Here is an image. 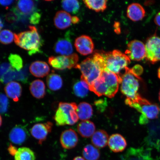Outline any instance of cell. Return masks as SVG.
I'll use <instances>...</instances> for the list:
<instances>
[{
    "label": "cell",
    "instance_id": "9a60e30c",
    "mask_svg": "<svg viewBox=\"0 0 160 160\" xmlns=\"http://www.w3.org/2000/svg\"><path fill=\"white\" fill-rule=\"evenodd\" d=\"M53 49L56 53L61 55L69 56L73 54V47L71 40L66 37L58 40Z\"/></svg>",
    "mask_w": 160,
    "mask_h": 160
},
{
    "label": "cell",
    "instance_id": "74e56055",
    "mask_svg": "<svg viewBox=\"0 0 160 160\" xmlns=\"http://www.w3.org/2000/svg\"><path fill=\"white\" fill-rule=\"evenodd\" d=\"M41 18V15L38 12L33 13L30 18V23L33 25L38 24Z\"/></svg>",
    "mask_w": 160,
    "mask_h": 160
},
{
    "label": "cell",
    "instance_id": "ffe728a7",
    "mask_svg": "<svg viewBox=\"0 0 160 160\" xmlns=\"http://www.w3.org/2000/svg\"><path fill=\"white\" fill-rule=\"evenodd\" d=\"M6 95L10 98L15 102L19 101L22 95V86L19 83L15 81H12L6 85L5 88Z\"/></svg>",
    "mask_w": 160,
    "mask_h": 160
},
{
    "label": "cell",
    "instance_id": "b9f144b4",
    "mask_svg": "<svg viewBox=\"0 0 160 160\" xmlns=\"http://www.w3.org/2000/svg\"><path fill=\"white\" fill-rule=\"evenodd\" d=\"M14 1H0V4L2 6H4V7H8L12 4L13 2Z\"/></svg>",
    "mask_w": 160,
    "mask_h": 160
},
{
    "label": "cell",
    "instance_id": "f35d334b",
    "mask_svg": "<svg viewBox=\"0 0 160 160\" xmlns=\"http://www.w3.org/2000/svg\"><path fill=\"white\" fill-rule=\"evenodd\" d=\"M131 69L132 72L134 74L139 77L140 75H141L143 73V67L139 65H135L134 67H133Z\"/></svg>",
    "mask_w": 160,
    "mask_h": 160
},
{
    "label": "cell",
    "instance_id": "60d3db41",
    "mask_svg": "<svg viewBox=\"0 0 160 160\" xmlns=\"http://www.w3.org/2000/svg\"><path fill=\"white\" fill-rule=\"evenodd\" d=\"M17 150V148L11 145H10L8 148L9 152L12 155H15Z\"/></svg>",
    "mask_w": 160,
    "mask_h": 160
},
{
    "label": "cell",
    "instance_id": "f546056e",
    "mask_svg": "<svg viewBox=\"0 0 160 160\" xmlns=\"http://www.w3.org/2000/svg\"><path fill=\"white\" fill-rule=\"evenodd\" d=\"M75 94L79 98H84L87 96L90 90L89 85L85 81L81 79L73 86Z\"/></svg>",
    "mask_w": 160,
    "mask_h": 160
},
{
    "label": "cell",
    "instance_id": "30bf717a",
    "mask_svg": "<svg viewBox=\"0 0 160 160\" xmlns=\"http://www.w3.org/2000/svg\"><path fill=\"white\" fill-rule=\"evenodd\" d=\"M136 110L142 115L139 118V123L145 124L148 122V119H153L158 118L160 112V108L157 104L149 103L140 105Z\"/></svg>",
    "mask_w": 160,
    "mask_h": 160
},
{
    "label": "cell",
    "instance_id": "d6a6232c",
    "mask_svg": "<svg viewBox=\"0 0 160 160\" xmlns=\"http://www.w3.org/2000/svg\"><path fill=\"white\" fill-rule=\"evenodd\" d=\"M14 40V33L9 30L0 31V42L4 45H8Z\"/></svg>",
    "mask_w": 160,
    "mask_h": 160
},
{
    "label": "cell",
    "instance_id": "9c48e42d",
    "mask_svg": "<svg viewBox=\"0 0 160 160\" xmlns=\"http://www.w3.org/2000/svg\"><path fill=\"white\" fill-rule=\"evenodd\" d=\"M125 54L130 60L141 61L146 58L145 45L139 40H133L128 43Z\"/></svg>",
    "mask_w": 160,
    "mask_h": 160
},
{
    "label": "cell",
    "instance_id": "8992f818",
    "mask_svg": "<svg viewBox=\"0 0 160 160\" xmlns=\"http://www.w3.org/2000/svg\"><path fill=\"white\" fill-rule=\"evenodd\" d=\"M82 73L81 79L87 82L90 87L101 75L103 71L92 57L87 58L75 66Z\"/></svg>",
    "mask_w": 160,
    "mask_h": 160
},
{
    "label": "cell",
    "instance_id": "6da1fadb",
    "mask_svg": "<svg viewBox=\"0 0 160 160\" xmlns=\"http://www.w3.org/2000/svg\"><path fill=\"white\" fill-rule=\"evenodd\" d=\"M92 57L103 71L111 72L118 76L131 63L129 58L118 50L109 52L95 51Z\"/></svg>",
    "mask_w": 160,
    "mask_h": 160
},
{
    "label": "cell",
    "instance_id": "484cf974",
    "mask_svg": "<svg viewBox=\"0 0 160 160\" xmlns=\"http://www.w3.org/2000/svg\"><path fill=\"white\" fill-rule=\"evenodd\" d=\"M48 88L52 91H57L63 86V80L60 75L54 73L48 75L47 78Z\"/></svg>",
    "mask_w": 160,
    "mask_h": 160
},
{
    "label": "cell",
    "instance_id": "ee69618b",
    "mask_svg": "<svg viewBox=\"0 0 160 160\" xmlns=\"http://www.w3.org/2000/svg\"><path fill=\"white\" fill-rule=\"evenodd\" d=\"M80 21V19L78 18L76 16H73L72 17V23L77 24Z\"/></svg>",
    "mask_w": 160,
    "mask_h": 160
},
{
    "label": "cell",
    "instance_id": "8fae6325",
    "mask_svg": "<svg viewBox=\"0 0 160 160\" xmlns=\"http://www.w3.org/2000/svg\"><path fill=\"white\" fill-rule=\"evenodd\" d=\"M52 127L53 123L50 122L37 123L32 127L31 133L32 136L38 141L39 144L42 145L51 132Z\"/></svg>",
    "mask_w": 160,
    "mask_h": 160
},
{
    "label": "cell",
    "instance_id": "bcb514c9",
    "mask_svg": "<svg viewBox=\"0 0 160 160\" xmlns=\"http://www.w3.org/2000/svg\"><path fill=\"white\" fill-rule=\"evenodd\" d=\"M3 27V23L2 22V20L1 18H0V31H1L2 28Z\"/></svg>",
    "mask_w": 160,
    "mask_h": 160
},
{
    "label": "cell",
    "instance_id": "8d00e7d4",
    "mask_svg": "<svg viewBox=\"0 0 160 160\" xmlns=\"http://www.w3.org/2000/svg\"><path fill=\"white\" fill-rule=\"evenodd\" d=\"M12 68L11 65L8 63H3L0 65V79Z\"/></svg>",
    "mask_w": 160,
    "mask_h": 160
},
{
    "label": "cell",
    "instance_id": "5b68a950",
    "mask_svg": "<svg viewBox=\"0 0 160 160\" xmlns=\"http://www.w3.org/2000/svg\"><path fill=\"white\" fill-rule=\"evenodd\" d=\"M77 107L74 102L59 103L54 117L56 124L59 126L74 125L79 119Z\"/></svg>",
    "mask_w": 160,
    "mask_h": 160
},
{
    "label": "cell",
    "instance_id": "836d02e7",
    "mask_svg": "<svg viewBox=\"0 0 160 160\" xmlns=\"http://www.w3.org/2000/svg\"><path fill=\"white\" fill-rule=\"evenodd\" d=\"M9 104V100L7 96L0 93V113H4L7 112Z\"/></svg>",
    "mask_w": 160,
    "mask_h": 160
},
{
    "label": "cell",
    "instance_id": "2e32d148",
    "mask_svg": "<svg viewBox=\"0 0 160 160\" xmlns=\"http://www.w3.org/2000/svg\"><path fill=\"white\" fill-rule=\"evenodd\" d=\"M108 145L112 151L117 153L123 151L127 147V144L122 136L116 133L110 136Z\"/></svg>",
    "mask_w": 160,
    "mask_h": 160
},
{
    "label": "cell",
    "instance_id": "d4e9b609",
    "mask_svg": "<svg viewBox=\"0 0 160 160\" xmlns=\"http://www.w3.org/2000/svg\"><path fill=\"white\" fill-rule=\"evenodd\" d=\"M77 112L79 119L82 121H87L93 115V109L90 104L82 102L78 106Z\"/></svg>",
    "mask_w": 160,
    "mask_h": 160
},
{
    "label": "cell",
    "instance_id": "4dcf8cb0",
    "mask_svg": "<svg viewBox=\"0 0 160 160\" xmlns=\"http://www.w3.org/2000/svg\"><path fill=\"white\" fill-rule=\"evenodd\" d=\"M61 3L63 9L69 13H77L79 9V3L76 0L63 1H62Z\"/></svg>",
    "mask_w": 160,
    "mask_h": 160
},
{
    "label": "cell",
    "instance_id": "7a4b0ae2",
    "mask_svg": "<svg viewBox=\"0 0 160 160\" xmlns=\"http://www.w3.org/2000/svg\"><path fill=\"white\" fill-rule=\"evenodd\" d=\"M125 71L124 73L118 76L120 78V89L127 97L126 101L140 104L144 103L146 99L142 97L138 92L141 78L134 74L131 69L128 67Z\"/></svg>",
    "mask_w": 160,
    "mask_h": 160
},
{
    "label": "cell",
    "instance_id": "7dc6e473",
    "mask_svg": "<svg viewBox=\"0 0 160 160\" xmlns=\"http://www.w3.org/2000/svg\"><path fill=\"white\" fill-rule=\"evenodd\" d=\"M158 77L160 79V67L159 68L158 70Z\"/></svg>",
    "mask_w": 160,
    "mask_h": 160
},
{
    "label": "cell",
    "instance_id": "44dd1931",
    "mask_svg": "<svg viewBox=\"0 0 160 160\" xmlns=\"http://www.w3.org/2000/svg\"><path fill=\"white\" fill-rule=\"evenodd\" d=\"M35 3L32 1L21 0L18 2L14 12L17 14L28 15L33 12Z\"/></svg>",
    "mask_w": 160,
    "mask_h": 160
},
{
    "label": "cell",
    "instance_id": "cb8c5ba5",
    "mask_svg": "<svg viewBox=\"0 0 160 160\" xmlns=\"http://www.w3.org/2000/svg\"><path fill=\"white\" fill-rule=\"evenodd\" d=\"M108 134L103 130L95 131L92 137L91 141L96 148H103L108 145L109 140Z\"/></svg>",
    "mask_w": 160,
    "mask_h": 160
},
{
    "label": "cell",
    "instance_id": "d6986e66",
    "mask_svg": "<svg viewBox=\"0 0 160 160\" xmlns=\"http://www.w3.org/2000/svg\"><path fill=\"white\" fill-rule=\"evenodd\" d=\"M30 72L37 78H43L49 74L50 68L45 62L36 61L32 63L29 68Z\"/></svg>",
    "mask_w": 160,
    "mask_h": 160
},
{
    "label": "cell",
    "instance_id": "f1b7e54d",
    "mask_svg": "<svg viewBox=\"0 0 160 160\" xmlns=\"http://www.w3.org/2000/svg\"><path fill=\"white\" fill-rule=\"evenodd\" d=\"M15 160H35L34 153L27 147L19 148L15 155Z\"/></svg>",
    "mask_w": 160,
    "mask_h": 160
},
{
    "label": "cell",
    "instance_id": "7bdbcfd3",
    "mask_svg": "<svg viewBox=\"0 0 160 160\" xmlns=\"http://www.w3.org/2000/svg\"><path fill=\"white\" fill-rule=\"evenodd\" d=\"M154 22L156 25L160 27V11L155 16Z\"/></svg>",
    "mask_w": 160,
    "mask_h": 160
},
{
    "label": "cell",
    "instance_id": "d590c367",
    "mask_svg": "<svg viewBox=\"0 0 160 160\" xmlns=\"http://www.w3.org/2000/svg\"><path fill=\"white\" fill-rule=\"evenodd\" d=\"M27 79V71L23 70L19 71H16L15 80L21 81L22 82H25Z\"/></svg>",
    "mask_w": 160,
    "mask_h": 160
},
{
    "label": "cell",
    "instance_id": "c3c4849f",
    "mask_svg": "<svg viewBox=\"0 0 160 160\" xmlns=\"http://www.w3.org/2000/svg\"><path fill=\"white\" fill-rule=\"evenodd\" d=\"M2 124V118L1 115H0V127H1V126Z\"/></svg>",
    "mask_w": 160,
    "mask_h": 160
},
{
    "label": "cell",
    "instance_id": "e0dca14e",
    "mask_svg": "<svg viewBox=\"0 0 160 160\" xmlns=\"http://www.w3.org/2000/svg\"><path fill=\"white\" fill-rule=\"evenodd\" d=\"M54 23L58 29L64 30L71 26L72 17L70 13L64 11H60L56 13L54 18Z\"/></svg>",
    "mask_w": 160,
    "mask_h": 160
},
{
    "label": "cell",
    "instance_id": "4fadbf2b",
    "mask_svg": "<svg viewBox=\"0 0 160 160\" xmlns=\"http://www.w3.org/2000/svg\"><path fill=\"white\" fill-rule=\"evenodd\" d=\"M60 143L63 148L69 149L73 148L78 142V137L76 132L72 129L65 130L60 137Z\"/></svg>",
    "mask_w": 160,
    "mask_h": 160
},
{
    "label": "cell",
    "instance_id": "3957f363",
    "mask_svg": "<svg viewBox=\"0 0 160 160\" xmlns=\"http://www.w3.org/2000/svg\"><path fill=\"white\" fill-rule=\"evenodd\" d=\"M120 77L111 72L103 71L100 77L89 87L90 91L98 97L113 98L118 91Z\"/></svg>",
    "mask_w": 160,
    "mask_h": 160
},
{
    "label": "cell",
    "instance_id": "ab89813d",
    "mask_svg": "<svg viewBox=\"0 0 160 160\" xmlns=\"http://www.w3.org/2000/svg\"><path fill=\"white\" fill-rule=\"evenodd\" d=\"M18 15L14 12H11L8 13L6 15V19L7 21L10 23L15 22L17 19Z\"/></svg>",
    "mask_w": 160,
    "mask_h": 160
},
{
    "label": "cell",
    "instance_id": "7402d4cb",
    "mask_svg": "<svg viewBox=\"0 0 160 160\" xmlns=\"http://www.w3.org/2000/svg\"><path fill=\"white\" fill-rule=\"evenodd\" d=\"M45 85L41 80H35L30 84L29 89L32 95L36 98L41 99L46 95Z\"/></svg>",
    "mask_w": 160,
    "mask_h": 160
},
{
    "label": "cell",
    "instance_id": "ac0fdd59",
    "mask_svg": "<svg viewBox=\"0 0 160 160\" xmlns=\"http://www.w3.org/2000/svg\"><path fill=\"white\" fill-rule=\"evenodd\" d=\"M146 12L144 8L139 3H132L128 7L127 15L132 21H141L145 17Z\"/></svg>",
    "mask_w": 160,
    "mask_h": 160
},
{
    "label": "cell",
    "instance_id": "ba28073f",
    "mask_svg": "<svg viewBox=\"0 0 160 160\" xmlns=\"http://www.w3.org/2000/svg\"><path fill=\"white\" fill-rule=\"evenodd\" d=\"M145 47L148 61L154 64L160 61V37L155 35L151 36L146 41Z\"/></svg>",
    "mask_w": 160,
    "mask_h": 160
},
{
    "label": "cell",
    "instance_id": "7c38bea8",
    "mask_svg": "<svg viewBox=\"0 0 160 160\" xmlns=\"http://www.w3.org/2000/svg\"><path fill=\"white\" fill-rule=\"evenodd\" d=\"M77 51L83 55H88L92 53L94 45L91 38L87 35H83L77 38L75 42Z\"/></svg>",
    "mask_w": 160,
    "mask_h": 160
},
{
    "label": "cell",
    "instance_id": "83f0119b",
    "mask_svg": "<svg viewBox=\"0 0 160 160\" xmlns=\"http://www.w3.org/2000/svg\"><path fill=\"white\" fill-rule=\"evenodd\" d=\"M83 2L89 9L96 12H103L107 9V1L106 0H85Z\"/></svg>",
    "mask_w": 160,
    "mask_h": 160
},
{
    "label": "cell",
    "instance_id": "5bb4252c",
    "mask_svg": "<svg viewBox=\"0 0 160 160\" xmlns=\"http://www.w3.org/2000/svg\"><path fill=\"white\" fill-rule=\"evenodd\" d=\"M28 137L27 129L22 125H17L10 131V141L15 144L21 145L26 141Z\"/></svg>",
    "mask_w": 160,
    "mask_h": 160
},
{
    "label": "cell",
    "instance_id": "681fc988",
    "mask_svg": "<svg viewBox=\"0 0 160 160\" xmlns=\"http://www.w3.org/2000/svg\"><path fill=\"white\" fill-rule=\"evenodd\" d=\"M159 99L160 102V90L159 93Z\"/></svg>",
    "mask_w": 160,
    "mask_h": 160
},
{
    "label": "cell",
    "instance_id": "f6af8a7d",
    "mask_svg": "<svg viewBox=\"0 0 160 160\" xmlns=\"http://www.w3.org/2000/svg\"><path fill=\"white\" fill-rule=\"evenodd\" d=\"M73 160H85L84 158L81 157H76Z\"/></svg>",
    "mask_w": 160,
    "mask_h": 160
},
{
    "label": "cell",
    "instance_id": "277c9868",
    "mask_svg": "<svg viewBox=\"0 0 160 160\" xmlns=\"http://www.w3.org/2000/svg\"><path fill=\"white\" fill-rule=\"evenodd\" d=\"M29 31L14 33L16 44L24 49L29 51L30 55L39 52L43 45L42 40L34 26H29Z\"/></svg>",
    "mask_w": 160,
    "mask_h": 160
},
{
    "label": "cell",
    "instance_id": "1f68e13d",
    "mask_svg": "<svg viewBox=\"0 0 160 160\" xmlns=\"http://www.w3.org/2000/svg\"><path fill=\"white\" fill-rule=\"evenodd\" d=\"M10 64L14 69L19 71L23 67L22 59L20 56L16 54H11L8 58Z\"/></svg>",
    "mask_w": 160,
    "mask_h": 160
},
{
    "label": "cell",
    "instance_id": "4316f807",
    "mask_svg": "<svg viewBox=\"0 0 160 160\" xmlns=\"http://www.w3.org/2000/svg\"><path fill=\"white\" fill-rule=\"evenodd\" d=\"M82 155L87 160H97L100 156L99 150L91 144L87 145L83 148Z\"/></svg>",
    "mask_w": 160,
    "mask_h": 160
},
{
    "label": "cell",
    "instance_id": "e575fe53",
    "mask_svg": "<svg viewBox=\"0 0 160 160\" xmlns=\"http://www.w3.org/2000/svg\"><path fill=\"white\" fill-rule=\"evenodd\" d=\"M16 72L15 70L12 68L3 76V77L0 79V81L4 83L7 84L13 80L15 79Z\"/></svg>",
    "mask_w": 160,
    "mask_h": 160
},
{
    "label": "cell",
    "instance_id": "52a82bcc",
    "mask_svg": "<svg viewBox=\"0 0 160 160\" xmlns=\"http://www.w3.org/2000/svg\"><path fill=\"white\" fill-rule=\"evenodd\" d=\"M78 61V56L76 53L69 56H51L48 59L49 65L54 69L59 70L74 68Z\"/></svg>",
    "mask_w": 160,
    "mask_h": 160
},
{
    "label": "cell",
    "instance_id": "603a6c76",
    "mask_svg": "<svg viewBox=\"0 0 160 160\" xmlns=\"http://www.w3.org/2000/svg\"><path fill=\"white\" fill-rule=\"evenodd\" d=\"M78 132L82 137L89 138L92 137L95 132V126L92 122L87 120L82 121L77 127Z\"/></svg>",
    "mask_w": 160,
    "mask_h": 160
}]
</instances>
